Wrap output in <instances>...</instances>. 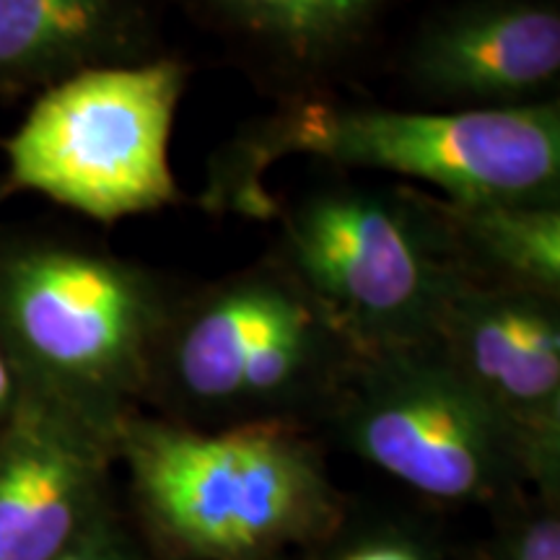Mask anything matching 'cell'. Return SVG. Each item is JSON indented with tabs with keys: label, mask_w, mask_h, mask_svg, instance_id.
<instances>
[{
	"label": "cell",
	"mask_w": 560,
	"mask_h": 560,
	"mask_svg": "<svg viewBox=\"0 0 560 560\" xmlns=\"http://www.w3.org/2000/svg\"><path fill=\"white\" fill-rule=\"evenodd\" d=\"M289 156L423 182L454 206L560 202V104L397 112L301 102L255 122L215 159L202 206L272 215L262 174Z\"/></svg>",
	"instance_id": "obj_1"
},
{
	"label": "cell",
	"mask_w": 560,
	"mask_h": 560,
	"mask_svg": "<svg viewBox=\"0 0 560 560\" xmlns=\"http://www.w3.org/2000/svg\"><path fill=\"white\" fill-rule=\"evenodd\" d=\"M174 301L136 262L55 242L0 249V350L26 389L115 436Z\"/></svg>",
	"instance_id": "obj_2"
},
{
	"label": "cell",
	"mask_w": 560,
	"mask_h": 560,
	"mask_svg": "<svg viewBox=\"0 0 560 560\" xmlns=\"http://www.w3.org/2000/svg\"><path fill=\"white\" fill-rule=\"evenodd\" d=\"M278 262L317 301L353 355L436 338L452 299L480 283L441 200L408 187H327L283 219Z\"/></svg>",
	"instance_id": "obj_3"
},
{
	"label": "cell",
	"mask_w": 560,
	"mask_h": 560,
	"mask_svg": "<svg viewBox=\"0 0 560 560\" xmlns=\"http://www.w3.org/2000/svg\"><path fill=\"white\" fill-rule=\"evenodd\" d=\"M112 439L153 520L208 558H247L296 540L330 501L317 454L276 420L210 433L122 418Z\"/></svg>",
	"instance_id": "obj_4"
},
{
	"label": "cell",
	"mask_w": 560,
	"mask_h": 560,
	"mask_svg": "<svg viewBox=\"0 0 560 560\" xmlns=\"http://www.w3.org/2000/svg\"><path fill=\"white\" fill-rule=\"evenodd\" d=\"M185 83L177 60L96 66L52 83L5 143L11 185L102 223L172 206L170 140Z\"/></svg>",
	"instance_id": "obj_5"
},
{
	"label": "cell",
	"mask_w": 560,
	"mask_h": 560,
	"mask_svg": "<svg viewBox=\"0 0 560 560\" xmlns=\"http://www.w3.org/2000/svg\"><path fill=\"white\" fill-rule=\"evenodd\" d=\"M340 429L361 459L429 499H486L527 470L506 423L436 340L353 355Z\"/></svg>",
	"instance_id": "obj_6"
},
{
	"label": "cell",
	"mask_w": 560,
	"mask_h": 560,
	"mask_svg": "<svg viewBox=\"0 0 560 560\" xmlns=\"http://www.w3.org/2000/svg\"><path fill=\"white\" fill-rule=\"evenodd\" d=\"M350 353L327 314L278 260L172 304L156 355L200 408H260L296 395Z\"/></svg>",
	"instance_id": "obj_7"
},
{
	"label": "cell",
	"mask_w": 560,
	"mask_h": 560,
	"mask_svg": "<svg viewBox=\"0 0 560 560\" xmlns=\"http://www.w3.org/2000/svg\"><path fill=\"white\" fill-rule=\"evenodd\" d=\"M560 299L509 285H465L436 327L439 348L520 444L527 470L560 454Z\"/></svg>",
	"instance_id": "obj_8"
},
{
	"label": "cell",
	"mask_w": 560,
	"mask_h": 560,
	"mask_svg": "<svg viewBox=\"0 0 560 560\" xmlns=\"http://www.w3.org/2000/svg\"><path fill=\"white\" fill-rule=\"evenodd\" d=\"M109 433L21 389L0 436V560H55L81 535Z\"/></svg>",
	"instance_id": "obj_9"
},
{
	"label": "cell",
	"mask_w": 560,
	"mask_h": 560,
	"mask_svg": "<svg viewBox=\"0 0 560 560\" xmlns=\"http://www.w3.org/2000/svg\"><path fill=\"white\" fill-rule=\"evenodd\" d=\"M408 68L457 109L545 102L537 96L560 75V13L537 0H470L429 21Z\"/></svg>",
	"instance_id": "obj_10"
},
{
	"label": "cell",
	"mask_w": 560,
	"mask_h": 560,
	"mask_svg": "<svg viewBox=\"0 0 560 560\" xmlns=\"http://www.w3.org/2000/svg\"><path fill=\"white\" fill-rule=\"evenodd\" d=\"M140 24L143 0H0V86L125 62Z\"/></svg>",
	"instance_id": "obj_11"
},
{
	"label": "cell",
	"mask_w": 560,
	"mask_h": 560,
	"mask_svg": "<svg viewBox=\"0 0 560 560\" xmlns=\"http://www.w3.org/2000/svg\"><path fill=\"white\" fill-rule=\"evenodd\" d=\"M441 210L480 283L560 299V202L441 200Z\"/></svg>",
	"instance_id": "obj_12"
},
{
	"label": "cell",
	"mask_w": 560,
	"mask_h": 560,
	"mask_svg": "<svg viewBox=\"0 0 560 560\" xmlns=\"http://www.w3.org/2000/svg\"><path fill=\"white\" fill-rule=\"evenodd\" d=\"M231 24L293 60H325L353 45L384 0H210Z\"/></svg>",
	"instance_id": "obj_13"
},
{
	"label": "cell",
	"mask_w": 560,
	"mask_h": 560,
	"mask_svg": "<svg viewBox=\"0 0 560 560\" xmlns=\"http://www.w3.org/2000/svg\"><path fill=\"white\" fill-rule=\"evenodd\" d=\"M55 560H136V556L115 532L89 524Z\"/></svg>",
	"instance_id": "obj_14"
},
{
	"label": "cell",
	"mask_w": 560,
	"mask_h": 560,
	"mask_svg": "<svg viewBox=\"0 0 560 560\" xmlns=\"http://www.w3.org/2000/svg\"><path fill=\"white\" fill-rule=\"evenodd\" d=\"M514 560H560V524L556 516H545L522 532Z\"/></svg>",
	"instance_id": "obj_15"
},
{
	"label": "cell",
	"mask_w": 560,
	"mask_h": 560,
	"mask_svg": "<svg viewBox=\"0 0 560 560\" xmlns=\"http://www.w3.org/2000/svg\"><path fill=\"white\" fill-rule=\"evenodd\" d=\"M342 560H423L416 548L405 542H374L366 548L350 552Z\"/></svg>",
	"instance_id": "obj_16"
},
{
	"label": "cell",
	"mask_w": 560,
	"mask_h": 560,
	"mask_svg": "<svg viewBox=\"0 0 560 560\" xmlns=\"http://www.w3.org/2000/svg\"><path fill=\"white\" fill-rule=\"evenodd\" d=\"M19 397H21L19 374H16V369H13V363L9 361V355L0 350V420L11 418Z\"/></svg>",
	"instance_id": "obj_17"
}]
</instances>
